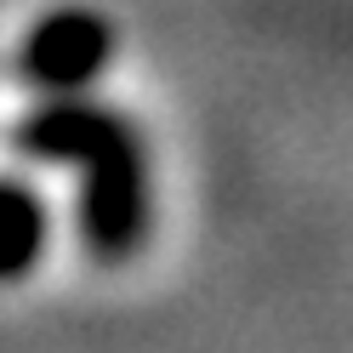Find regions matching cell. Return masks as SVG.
<instances>
[{
    "instance_id": "cell-1",
    "label": "cell",
    "mask_w": 353,
    "mask_h": 353,
    "mask_svg": "<svg viewBox=\"0 0 353 353\" xmlns=\"http://www.w3.org/2000/svg\"><path fill=\"white\" fill-rule=\"evenodd\" d=\"M17 143L46 160H69L85 176L80 194V228L85 245L103 262L125 256L148 228V176H143V148L125 131V120L103 114L85 103H46L40 114L17 131Z\"/></svg>"
},
{
    "instance_id": "cell-3",
    "label": "cell",
    "mask_w": 353,
    "mask_h": 353,
    "mask_svg": "<svg viewBox=\"0 0 353 353\" xmlns=\"http://www.w3.org/2000/svg\"><path fill=\"white\" fill-rule=\"evenodd\" d=\"M40 239H46V211H40V194L0 176V279H17L34 268Z\"/></svg>"
},
{
    "instance_id": "cell-2",
    "label": "cell",
    "mask_w": 353,
    "mask_h": 353,
    "mask_svg": "<svg viewBox=\"0 0 353 353\" xmlns=\"http://www.w3.org/2000/svg\"><path fill=\"white\" fill-rule=\"evenodd\" d=\"M108 52H114V34H108V23H103L97 12H52L46 23L29 34L23 69L40 85L74 92V85H85V80L103 69Z\"/></svg>"
}]
</instances>
